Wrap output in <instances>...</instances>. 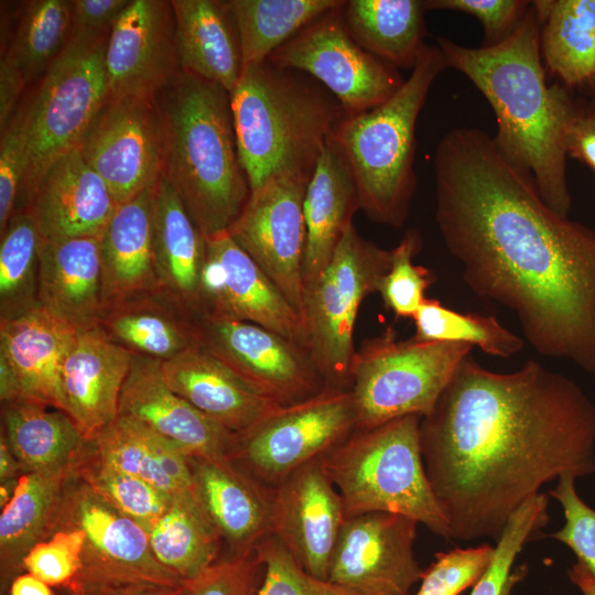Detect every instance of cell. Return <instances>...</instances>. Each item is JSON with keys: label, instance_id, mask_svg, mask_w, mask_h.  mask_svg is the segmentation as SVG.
Listing matches in <instances>:
<instances>
[{"label": "cell", "instance_id": "cell-60", "mask_svg": "<svg viewBox=\"0 0 595 595\" xmlns=\"http://www.w3.org/2000/svg\"><path fill=\"white\" fill-rule=\"evenodd\" d=\"M588 115L595 120V96H592V99L584 104Z\"/></svg>", "mask_w": 595, "mask_h": 595}, {"label": "cell", "instance_id": "cell-4", "mask_svg": "<svg viewBox=\"0 0 595 595\" xmlns=\"http://www.w3.org/2000/svg\"><path fill=\"white\" fill-rule=\"evenodd\" d=\"M156 104L162 176L204 237L228 230L251 193L239 160L230 93L181 71L158 93Z\"/></svg>", "mask_w": 595, "mask_h": 595}, {"label": "cell", "instance_id": "cell-15", "mask_svg": "<svg viewBox=\"0 0 595 595\" xmlns=\"http://www.w3.org/2000/svg\"><path fill=\"white\" fill-rule=\"evenodd\" d=\"M197 346L282 407L307 400L326 387L307 349L250 322L203 315Z\"/></svg>", "mask_w": 595, "mask_h": 595}, {"label": "cell", "instance_id": "cell-24", "mask_svg": "<svg viewBox=\"0 0 595 595\" xmlns=\"http://www.w3.org/2000/svg\"><path fill=\"white\" fill-rule=\"evenodd\" d=\"M195 497L231 554L255 550L272 528L273 488L228 457H190Z\"/></svg>", "mask_w": 595, "mask_h": 595}, {"label": "cell", "instance_id": "cell-45", "mask_svg": "<svg viewBox=\"0 0 595 595\" xmlns=\"http://www.w3.org/2000/svg\"><path fill=\"white\" fill-rule=\"evenodd\" d=\"M421 247L420 231L408 229L391 250L390 268L379 282L377 292L383 305L397 317L412 318L425 301L426 290L435 281L429 269L413 263Z\"/></svg>", "mask_w": 595, "mask_h": 595}, {"label": "cell", "instance_id": "cell-1", "mask_svg": "<svg viewBox=\"0 0 595 595\" xmlns=\"http://www.w3.org/2000/svg\"><path fill=\"white\" fill-rule=\"evenodd\" d=\"M435 220L467 286L517 317L540 355L595 374V228L554 212L479 128L434 155Z\"/></svg>", "mask_w": 595, "mask_h": 595}, {"label": "cell", "instance_id": "cell-41", "mask_svg": "<svg viewBox=\"0 0 595 595\" xmlns=\"http://www.w3.org/2000/svg\"><path fill=\"white\" fill-rule=\"evenodd\" d=\"M412 320L418 340L466 343L500 358H509L523 347L522 338L495 316L457 312L433 299H425Z\"/></svg>", "mask_w": 595, "mask_h": 595}, {"label": "cell", "instance_id": "cell-12", "mask_svg": "<svg viewBox=\"0 0 595 595\" xmlns=\"http://www.w3.org/2000/svg\"><path fill=\"white\" fill-rule=\"evenodd\" d=\"M60 529H78L85 539L82 572L66 591L131 583L184 585L158 562L148 531L105 501L77 474L67 485L54 520L53 532Z\"/></svg>", "mask_w": 595, "mask_h": 595}, {"label": "cell", "instance_id": "cell-14", "mask_svg": "<svg viewBox=\"0 0 595 595\" xmlns=\"http://www.w3.org/2000/svg\"><path fill=\"white\" fill-rule=\"evenodd\" d=\"M77 149L105 181L118 205L155 187L163 167L156 97L108 96Z\"/></svg>", "mask_w": 595, "mask_h": 595}, {"label": "cell", "instance_id": "cell-39", "mask_svg": "<svg viewBox=\"0 0 595 595\" xmlns=\"http://www.w3.org/2000/svg\"><path fill=\"white\" fill-rule=\"evenodd\" d=\"M339 0H229L241 45L242 71L261 64Z\"/></svg>", "mask_w": 595, "mask_h": 595}, {"label": "cell", "instance_id": "cell-52", "mask_svg": "<svg viewBox=\"0 0 595 595\" xmlns=\"http://www.w3.org/2000/svg\"><path fill=\"white\" fill-rule=\"evenodd\" d=\"M255 549L264 563L258 595H307L310 575L275 536L268 534Z\"/></svg>", "mask_w": 595, "mask_h": 595}, {"label": "cell", "instance_id": "cell-3", "mask_svg": "<svg viewBox=\"0 0 595 595\" xmlns=\"http://www.w3.org/2000/svg\"><path fill=\"white\" fill-rule=\"evenodd\" d=\"M447 67L465 75L491 106L499 151L529 173L543 201L569 217L567 137L581 104L561 83L547 84L540 51V18L531 1L524 17L501 43L468 47L450 39L437 44Z\"/></svg>", "mask_w": 595, "mask_h": 595}, {"label": "cell", "instance_id": "cell-18", "mask_svg": "<svg viewBox=\"0 0 595 595\" xmlns=\"http://www.w3.org/2000/svg\"><path fill=\"white\" fill-rule=\"evenodd\" d=\"M206 239L201 277L203 315L250 322L310 351L305 321L228 231Z\"/></svg>", "mask_w": 595, "mask_h": 595}, {"label": "cell", "instance_id": "cell-33", "mask_svg": "<svg viewBox=\"0 0 595 595\" xmlns=\"http://www.w3.org/2000/svg\"><path fill=\"white\" fill-rule=\"evenodd\" d=\"M89 442L99 459L171 498L195 496L188 457L140 422L118 414Z\"/></svg>", "mask_w": 595, "mask_h": 595}, {"label": "cell", "instance_id": "cell-8", "mask_svg": "<svg viewBox=\"0 0 595 595\" xmlns=\"http://www.w3.org/2000/svg\"><path fill=\"white\" fill-rule=\"evenodd\" d=\"M473 346L466 343L398 339L388 329L356 350L350 391L357 429L405 415H429Z\"/></svg>", "mask_w": 595, "mask_h": 595}, {"label": "cell", "instance_id": "cell-35", "mask_svg": "<svg viewBox=\"0 0 595 595\" xmlns=\"http://www.w3.org/2000/svg\"><path fill=\"white\" fill-rule=\"evenodd\" d=\"M1 433L24 473L76 465L89 446L67 413L30 400L1 403Z\"/></svg>", "mask_w": 595, "mask_h": 595}, {"label": "cell", "instance_id": "cell-36", "mask_svg": "<svg viewBox=\"0 0 595 595\" xmlns=\"http://www.w3.org/2000/svg\"><path fill=\"white\" fill-rule=\"evenodd\" d=\"M540 51L545 68L567 87L595 78V0H537Z\"/></svg>", "mask_w": 595, "mask_h": 595}, {"label": "cell", "instance_id": "cell-31", "mask_svg": "<svg viewBox=\"0 0 595 595\" xmlns=\"http://www.w3.org/2000/svg\"><path fill=\"white\" fill-rule=\"evenodd\" d=\"M153 193L149 188L119 205L100 236L104 309L162 289L152 246Z\"/></svg>", "mask_w": 595, "mask_h": 595}, {"label": "cell", "instance_id": "cell-26", "mask_svg": "<svg viewBox=\"0 0 595 595\" xmlns=\"http://www.w3.org/2000/svg\"><path fill=\"white\" fill-rule=\"evenodd\" d=\"M161 372L175 393L236 435L282 407L197 345L161 361Z\"/></svg>", "mask_w": 595, "mask_h": 595}, {"label": "cell", "instance_id": "cell-29", "mask_svg": "<svg viewBox=\"0 0 595 595\" xmlns=\"http://www.w3.org/2000/svg\"><path fill=\"white\" fill-rule=\"evenodd\" d=\"M357 210L360 207L351 172L331 137L316 162L304 198V289L313 284L329 264Z\"/></svg>", "mask_w": 595, "mask_h": 595}, {"label": "cell", "instance_id": "cell-50", "mask_svg": "<svg viewBox=\"0 0 595 595\" xmlns=\"http://www.w3.org/2000/svg\"><path fill=\"white\" fill-rule=\"evenodd\" d=\"M26 170V150L21 107L1 131L0 142V234L18 209Z\"/></svg>", "mask_w": 595, "mask_h": 595}, {"label": "cell", "instance_id": "cell-13", "mask_svg": "<svg viewBox=\"0 0 595 595\" xmlns=\"http://www.w3.org/2000/svg\"><path fill=\"white\" fill-rule=\"evenodd\" d=\"M344 4L313 20L268 61L310 75L338 99L348 115H356L388 100L404 79L398 69L354 40L344 20Z\"/></svg>", "mask_w": 595, "mask_h": 595}, {"label": "cell", "instance_id": "cell-34", "mask_svg": "<svg viewBox=\"0 0 595 595\" xmlns=\"http://www.w3.org/2000/svg\"><path fill=\"white\" fill-rule=\"evenodd\" d=\"M78 463L56 472L24 473L17 479L12 497L0 513L1 583L6 592L23 572L28 551L53 533L64 491L76 476Z\"/></svg>", "mask_w": 595, "mask_h": 595}, {"label": "cell", "instance_id": "cell-21", "mask_svg": "<svg viewBox=\"0 0 595 595\" xmlns=\"http://www.w3.org/2000/svg\"><path fill=\"white\" fill-rule=\"evenodd\" d=\"M346 520L342 498L316 458L273 488L271 533L313 578L327 581Z\"/></svg>", "mask_w": 595, "mask_h": 595}, {"label": "cell", "instance_id": "cell-53", "mask_svg": "<svg viewBox=\"0 0 595 595\" xmlns=\"http://www.w3.org/2000/svg\"><path fill=\"white\" fill-rule=\"evenodd\" d=\"M130 0H74L66 45L94 46L109 36L111 28Z\"/></svg>", "mask_w": 595, "mask_h": 595}, {"label": "cell", "instance_id": "cell-57", "mask_svg": "<svg viewBox=\"0 0 595 595\" xmlns=\"http://www.w3.org/2000/svg\"><path fill=\"white\" fill-rule=\"evenodd\" d=\"M24 470L12 453L6 437L0 435V483L18 479Z\"/></svg>", "mask_w": 595, "mask_h": 595}, {"label": "cell", "instance_id": "cell-49", "mask_svg": "<svg viewBox=\"0 0 595 595\" xmlns=\"http://www.w3.org/2000/svg\"><path fill=\"white\" fill-rule=\"evenodd\" d=\"M575 479L572 475L562 476L550 490L565 517L564 526L551 537L567 545L595 576V510L577 495Z\"/></svg>", "mask_w": 595, "mask_h": 595}, {"label": "cell", "instance_id": "cell-59", "mask_svg": "<svg viewBox=\"0 0 595 595\" xmlns=\"http://www.w3.org/2000/svg\"><path fill=\"white\" fill-rule=\"evenodd\" d=\"M307 595H358L343 586L328 581L309 577Z\"/></svg>", "mask_w": 595, "mask_h": 595}, {"label": "cell", "instance_id": "cell-37", "mask_svg": "<svg viewBox=\"0 0 595 595\" xmlns=\"http://www.w3.org/2000/svg\"><path fill=\"white\" fill-rule=\"evenodd\" d=\"M425 11L421 0H349L343 6L354 40L396 69L414 67L425 45Z\"/></svg>", "mask_w": 595, "mask_h": 595}, {"label": "cell", "instance_id": "cell-32", "mask_svg": "<svg viewBox=\"0 0 595 595\" xmlns=\"http://www.w3.org/2000/svg\"><path fill=\"white\" fill-rule=\"evenodd\" d=\"M152 246L162 289L202 316L206 239L163 176L153 193Z\"/></svg>", "mask_w": 595, "mask_h": 595}, {"label": "cell", "instance_id": "cell-6", "mask_svg": "<svg viewBox=\"0 0 595 595\" xmlns=\"http://www.w3.org/2000/svg\"><path fill=\"white\" fill-rule=\"evenodd\" d=\"M445 68L440 47L425 44L393 96L370 110L348 115L332 136L351 172L360 210L374 223L400 228L409 217L416 190V122Z\"/></svg>", "mask_w": 595, "mask_h": 595}, {"label": "cell", "instance_id": "cell-25", "mask_svg": "<svg viewBox=\"0 0 595 595\" xmlns=\"http://www.w3.org/2000/svg\"><path fill=\"white\" fill-rule=\"evenodd\" d=\"M119 205L77 148L45 172L26 209L42 240L100 237Z\"/></svg>", "mask_w": 595, "mask_h": 595}, {"label": "cell", "instance_id": "cell-9", "mask_svg": "<svg viewBox=\"0 0 595 595\" xmlns=\"http://www.w3.org/2000/svg\"><path fill=\"white\" fill-rule=\"evenodd\" d=\"M107 41L88 47L66 45L36 94L21 107L26 170L17 212L26 209L47 169L77 148L109 96Z\"/></svg>", "mask_w": 595, "mask_h": 595}, {"label": "cell", "instance_id": "cell-23", "mask_svg": "<svg viewBox=\"0 0 595 595\" xmlns=\"http://www.w3.org/2000/svg\"><path fill=\"white\" fill-rule=\"evenodd\" d=\"M133 354L96 325L78 329L63 363L61 380L66 413L87 441L119 413Z\"/></svg>", "mask_w": 595, "mask_h": 595}, {"label": "cell", "instance_id": "cell-51", "mask_svg": "<svg viewBox=\"0 0 595 595\" xmlns=\"http://www.w3.org/2000/svg\"><path fill=\"white\" fill-rule=\"evenodd\" d=\"M531 1L527 0H425L426 10H454L474 15L483 25L482 46H494L511 35Z\"/></svg>", "mask_w": 595, "mask_h": 595}, {"label": "cell", "instance_id": "cell-5", "mask_svg": "<svg viewBox=\"0 0 595 595\" xmlns=\"http://www.w3.org/2000/svg\"><path fill=\"white\" fill-rule=\"evenodd\" d=\"M230 101L251 191L281 175L310 180L327 140L348 116L316 79L268 60L241 72Z\"/></svg>", "mask_w": 595, "mask_h": 595}, {"label": "cell", "instance_id": "cell-19", "mask_svg": "<svg viewBox=\"0 0 595 595\" xmlns=\"http://www.w3.org/2000/svg\"><path fill=\"white\" fill-rule=\"evenodd\" d=\"M109 96L155 98L181 72L171 1L130 0L105 52Z\"/></svg>", "mask_w": 595, "mask_h": 595}, {"label": "cell", "instance_id": "cell-27", "mask_svg": "<svg viewBox=\"0 0 595 595\" xmlns=\"http://www.w3.org/2000/svg\"><path fill=\"white\" fill-rule=\"evenodd\" d=\"M37 303L77 329L104 310L100 237L41 240Z\"/></svg>", "mask_w": 595, "mask_h": 595}, {"label": "cell", "instance_id": "cell-42", "mask_svg": "<svg viewBox=\"0 0 595 595\" xmlns=\"http://www.w3.org/2000/svg\"><path fill=\"white\" fill-rule=\"evenodd\" d=\"M72 1L35 0L26 4L10 48L26 84L43 77L65 48L71 28Z\"/></svg>", "mask_w": 595, "mask_h": 595}, {"label": "cell", "instance_id": "cell-17", "mask_svg": "<svg viewBox=\"0 0 595 595\" xmlns=\"http://www.w3.org/2000/svg\"><path fill=\"white\" fill-rule=\"evenodd\" d=\"M416 526L390 512L347 518L327 581L358 595H409L424 572L414 555Z\"/></svg>", "mask_w": 595, "mask_h": 595}, {"label": "cell", "instance_id": "cell-30", "mask_svg": "<svg viewBox=\"0 0 595 595\" xmlns=\"http://www.w3.org/2000/svg\"><path fill=\"white\" fill-rule=\"evenodd\" d=\"M171 6L181 71L231 93L241 75L242 55L228 1L172 0Z\"/></svg>", "mask_w": 595, "mask_h": 595}, {"label": "cell", "instance_id": "cell-58", "mask_svg": "<svg viewBox=\"0 0 595 595\" xmlns=\"http://www.w3.org/2000/svg\"><path fill=\"white\" fill-rule=\"evenodd\" d=\"M569 576L583 595H595V576L585 564L577 561L569 570Z\"/></svg>", "mask_w": 595, "mask_h": 595}, {"label": "cell", "instance_id": "cell-54", "mask_svg": "<svg viewBox=\"0 0 595 595\" xmlns=\"http://www.w3.org/2000/svg\"><path fill=\"white\" fill-rule=\"evenodd\" d=\"M26 85L18 65L4 53L0 60V127L1 131L8 126L13 117L21 96Z\"/></svg>", "mask_w": 595, "mask_h": 595}, {"label": "cell", "instance_id": "cell-10", "mask_svg": "<svg viewBox=\"0 0 595 595\" xmlns=\"http://www.w3.org/2000/svg\"><path fill=\"white\" fill-rule=\"evenodd\" d=\"M390 264L391 250L365 239L351 224L324 272L304 289L310 354L326 386L350 388L359 309Z\"/></svg>", "mask_w": 595, "mask_h": 595}, {"label": "cell", "instance_id": "cell-38", "mask_svg": "<svg viewBox=\"0 0 595 595\" xmlns=\"http://www.w3.org/2000/svg\"><path fill=\"white\" fill-rule=\"evenodd\" d=\"M149 541L158 562L184 583L218 561L223 542L195 496L174 498Z\"/></svg>", "mask_w": 595, "mask_h": 595}, {"label": "cell", "instance_id": "cell-16", "mask_svg": "<svg viewBox=\"0 0 595 595\" xmlns=\"http://www.w3.org/2000/svg\"><path fill=\"white\" fill-rule=\"evenodd\" d=\"M309 181L288 175L269 180L251 191L242 212L227 230L302 317L304 198Z\"/></svg>", "mask_w": 595, "mask_h": 595}, {"label": "cell", "instance_id": "cell-61", "mask_svg": "<svg viewBox=\"0 0 595 595\" xmlns=\"http://www.w3.org/2000/svg\"><path fill=\"white\" fill-rule=\"evenodd\" d=\"M66 592H67L66 595H95L90 591H66Z\"/></svg>", "mask_w": 595, "mask_h": 595}, {"label": "cell", "instance_id": "cell-7", "mask_svg": "<svg viewBox=\"0 0 595 595\" xmlns=\"http://www.w3.org/2000/svg\"><path fill=\"white\" fill-rule=\"evenodd\" d=\"M419 415L356 429L321 459L337 489L346 519L368 512L402 515L451 539V529L428 478Z\"/></svg>", "mask_w": 595, "mask_h": 595}, {"label": "cell", "instance_id": "cell-43", "mask_svg": "<svg viewBox=\"0 0 595 595\" xmlns=\"http://www.w3.org/2000/svg\"><path fill=\"white\" fill-rule=\"evenodd\" d=\"M77 476L115 509L148 533L165 513L173 498L149 483L99 459L90 442L77 465Z\"/></svg>", "mask_w": 595, "mask_h": 595}, {"label": "cell", "instance_id": "cell-62", "mask_svg": "<svg viewBox=\"0 0 595 595\" xmlns=\"http://www.w3.org/2000/svg\"><path fill=\"white\" fill-rule=\"evenodd\" d=\"M586 88L589 90L592 96H595V78Z\"/></svg>", "mask_w": 595, "mask_h": 595}, {"label": "cell", "instance_id": "cell-47", "mask_svg": "<svg viewBox=\"0 0 595 595\" xmlns=\"http://www.w3.org/2000/svg\"><path fill=\"white\" fill-rule=\"evenodd\" d=\"M494 547L455 548L435 554V561L423 572L415 595H458L474 586L487 569Z\"/></svg>", "mask_w": 595, "mask_h": 595}, {"label": "cell", "instance_id": "cell-56", "mask_svg": "<svg viewBox=\"0 0 595 595\" xmlns=\"http://www.w3.org/2000/svg\"><path fill=\"white\" fill-rule=\"evenodd\" d=\"M8 595H54L52 586L29 572L18 574L9 584Z\"/></svg>", "mask_w": 595, "mask_h": 595}, {"label": "cell", "instance_id": "cell-46", "mask_svg": "<svg viewBox=\"0 0 595 595\" xmlns=\"http://www.w3.org/2000/svg\"><path fill=\"white\" fill-rule=\"evenodd\" d=\"M84 543V534L78 529L56 530L28 551L22 560V570L50 586L69 589L83 569Z\"/></svg>", "mask_w": 595, "mask_h": 595}, {"label": "cell", "instance_id": "cell-22", "mask_svg": "<svg viewBox=\"0 0 595 595\" xmlns=\"http://www.w3.org/2000/svg\"><path fill=\"white\" fill-rule=\"evenodd\" d=\"M118 414L145 425L188 458H230L235 448L236 434L175 393L163 379L161 361L153 358L133 355Z\"/></svg>", "mask_w": 595, "mask_h": 595}, {"label": "cell", "instance_id": "cell-11", "mask_svg": "<svg viewBox=\"0 0 595 595\" xmlns=\"http://www.w3.org/2000/svg\"><path fill=\"white\" fill-rule=\"evenodd\" d=\"M356 429L350 389L326 386L307 400L280 407L236 435L230 459L263 485L274 488Z\"/></svg>", "mask_w": 595, "mask_h": 595}, {"label": "cell", "instance_id": "cell-48", "mask_svg": "<svg viewBox=\"0 0 595 595\" xmlns=\"http://www.w3.org/2000/svg\"><path fill=\"white\" fill-rule=\"evenodd\" d=\"M263 575L264 563L256 549L230 554L185 582L184 595H258Z\"/></svg>", "mask_w": 595, "mask_h": 595}, {"label": "cell", "instance_id": "cell-28", "mask_svg": "<svg viewBox=\"0 0 595 595\" xmlns=\"http://www.w3.org/2000/svg\"><path fill=\"white\" fill-rule=\"evenodd\" d=\"M199 317L160 289L105 307L97 325L133 355L165 361L197 345Z\"/></svg>", "mask_w": 595, "mask_h": 595}, {"label": "cell", "instance_id": "cell-20", "mask_svg": "<svg viewBox=\"0 0 595 595\" xmlns=\"http://www.w3.org/2000/svg\"><path fill=\"white\" fill-rule=\"evenodd\" d=\"M77 331L41 305L0 318L1 403L30 400L66 413L61 372Z\"/></svg>", "mask_w": 595, "mask_h": 595}, {"label": "cell", "instance_id": "cell-55", "mask_svg": "<svg viewBox=\"0 0 595 595\" xmlns=\"http://www.w3.org/2000/svg\"><path fill=\"white\" fill-rule=\"evenodd\" d=\"M90 592L95 595H184V585L174 587L151 583H131L105 586Z\"/></svg>", "mask_w": 595, "mask_h": 595}, {"label": "cell", "instance_id": "cell-44", "mask_svg": "<svg viewBox=\"0 0 595 595\" xmlns=\"http://www.w3.org/2000/svg\"><path fill=\"white\" fill-rule=\"evenodd\" d=\"M548 505V495L540 493L510 516L487 569L469 595H510L513 585L527 574L526 565L513 572L511 566L523 545L549 522Z\"/></svg>", "mask_w": 595, "mask_h": 595}, {"label": "cell", "instance_id": "cell-2", "mask_svg": "<svg viewBox=\"0 0 595 595\" xmlns=\"http://www.w3.org/2000/svg\"><path fill=\"white\" fill-rule=\"evenodd\" d=\"M420 444L451 539L497 541L542 485L595 473V404L536 360L496 372L468 354L421 418Z\"/></svg>", "mask_w": 595, "mask_h": 595}, {"label": "cell", "instance_id": "cell-40", "mask_svg": "<svg viewBox=\"0 0 595 595\" xmlns=\"http://www.w3.org/2000/svg\"><path fill=\"white\" fill-rule=\"evenodd\" d=\"M0 235V318H12L39 305L42 239L28 210L17 212Z\"/></svg>", "mask_w": 595, "mask_h": 595}]
</instances>
